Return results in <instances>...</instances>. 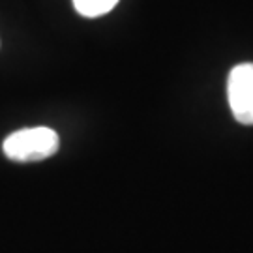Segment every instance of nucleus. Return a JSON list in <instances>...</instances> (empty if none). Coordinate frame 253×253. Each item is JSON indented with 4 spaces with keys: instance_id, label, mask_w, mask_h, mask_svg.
<instances>
[{
    "instance_id": "nucleus-1",
    "label": "nucleus",
    "mask_w": 253,
    "mask_h": 253,
    "mask_svg": "<svg viewBox=\"0 0 253 253\" xmlns=\"http://www.w3.org/2000/svg\"><path fill=\"white\" fill-rule=\"evenodd\" d=\"M60 146L58 133L51 127H27L8 135L2 143V150L13 162H42L56 154Z\"/></svg>"
},
{
    "instance_id": "nucleus-2",
    "label": "nucleus",
    "mask_w": 253,
    "mask_h": 253,
    "mask_svg": "<svg viewBox=\"0 0 253 253\" xmlns=\"http://www.w3.org/2000/svg\"><path fill=\"white\" fill-rule=\"evenodd\" d=\"M227 96L233 117L244 124L253 126V64H238L229 73Z\"/></svg>"
},
{
    "instance_id": "nucleus-3",
    "label": "nucleus",
    "mask_w": 253,
    "mask_h": 253,
    "mask_svg": "<svg viewBox=\"0 0 253 253\" xmlns=\"http://www.w3.org/2000/svg\"><path fill=\"white\" fill-rule=\"evenodd\" d=\"M118 4V0H73V6L77 9V13H81L83 17H100L105 15Z\"/></svg>"
}]
</instances>
